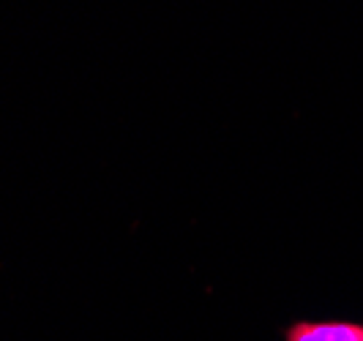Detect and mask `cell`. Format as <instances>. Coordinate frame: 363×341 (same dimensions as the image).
Wrapping results in <instances>:
<instances>
[{
  "mask_svg": "<svg viewBox=\"0 0 363 341\" xmlns=\"http://www.w3.org/2000/svg\"><path fill=\"white\" fill-rule=\"evenodd\" d=\"M284 341H363L361 323L328 320V323H292L284 330Z\"/></svg>",
  "mask_w": 363,
  "mask_h": 341,
  "instance_id": "cell-1",
  "label": "cell"
}]
</instances>
